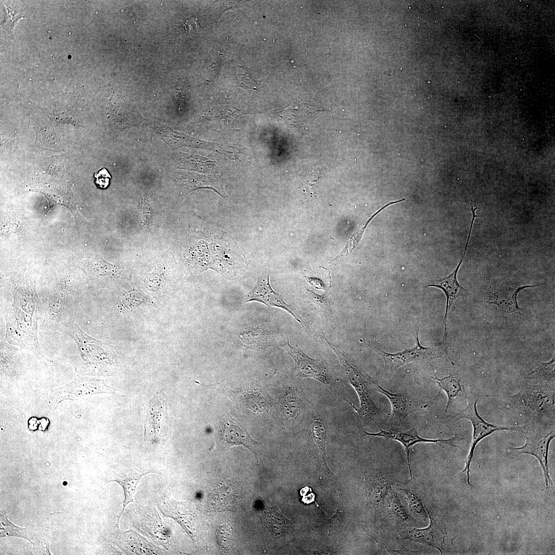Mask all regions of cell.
Returning a JSON list of instances; mask_svg holds the SVG:
<instances>
[{"label": "cell", "instance_id": "6da1fadb", "mask_svg": "<svg viewBox=\"0 0 555 555\" xmlns=\"http://www.w3.org/2000/svg\"><path fill=\"white\" fill-rule=\"evenodd\" d=\"M6 322L4 341L33 353L38 358L43 357L38 338L37 318L23 311L12 304L3 310Z\"/></svg>", "mask_w": 555, "mask_h": 555}, {"label": "cell", "instance_id": "7a4b0ae2", "mask_svg": "<svg viewBox=\"0 0 555 555\" xmlns=\"http://www.w3.org/2000/svg\"><path fill=\"white\" fill-rule=\"evenodd\" d=\"M506 400L536 421L542 422L548 418L554 420V390L552 386H525L517 393L506 396Z\"/></svg>", "mask_w": 555, "mask_h": 555}, {"label": "cell", "instance_id": "3957f363", "mask_svg": "<svg viewBox=\"0 0 555 555\" xmlns=\"http://www.w3.org/2000/svg\"><path fill=\"white\" fill-rule=\"evenodd\" d=\"M541 422L535 421L520 426L519 432L525 435V443L521 447L511 448L509 450L517 454L534 456L538 460L543 471L547 490L552 485L549 474L548 458L549 445L554 438L555 432L554 427H549Z\"/></svg>", "mask_w": 555, "mask_h": 555}, {"label": "cell", "instance_id": "277c9868", "mask_svg": "<svg viewBox=\"0 0 555 555\" xmlns=\"http://www.w3.org/2000/svg\"><path fill=\"white\" fill-rule=\"evenodd\" d=\"M61 329L74 341L83 361L88 365L101 366L113 362L114 355L106 341L90 337L71 318L61 322Z\"/></svg>", "mask_w": 555, "mask_h": 555}, {"label": "cell", "instance_id": "5b68a950", "mask_svg": "<svg viewBox=\"0 0 555 555\" xmlns=\"http://www.w3.org/2000/svg\"><path fill=\"white\" fill-rule=\"evenodd\" d=\"M479 396L474 393H469L467 395L468 405L460 410L458 413L453 416L455 420L461 419L469 420L472 423L473 427V434L472 441L468 455L467 457L465 466L460 474L465 473L467 474V482L468 484L473 486L470 482V465L473 457L474 450L477 443L484 438L493 433L494 432L499 431H519V427L501 426L495 425L486 421L478 414L477 410L476 404Z\"/></svg>", "mask_w": 555, "mask_h": 555}, {"label": "cell", "instance_id": "8992f818", "mask_svg": "<svg viewBox=\"0 0 555 555\" xmlns=\"http://www.w3.org/2000/svg\"><path fill=\"white\" fill-rule=\"evenodd\" d=\"M419 328L414 347L396 353H388L375 347V351L384 362V373L391 376L400 367L411 362H425L442 356L446 351L441 347H424L419 341Z\"/></svg>", "mask_w": 555, "mask_h": 555}, {"label": "cell", "instance_id": "52a82bcc", "mask_svg": "<svg viewBox=\"0 0 555 555\" xmlns=\"http://www.w3.org/2000/svg\"><path fill=\"white\" fill-rule=\"evenodd\" d=\"M337 355L344 371L347 381L356 392L360 400V406L357 408L347 399L346 401L359 415L374 419L379 414V410L374 402L366 384V376L363 375L353 365L338 348L330 344Z\"/></svg>", "mask_w": 555, "mask_h": 555}, {"label": "cell", "instance_id": "ba28073f", "mask_svg": "<svg viewBox=\"0 0 555 555\" xmlns=\"http://www.w3.org/2000/svg\"><path fill=\"white\" fill-rule=\"evenodd\" d=\"M281 349L286 351L293 358L294 369L299 381L305 378H313L325 385L335 393L340 394V392L336 383L321 362L308 356L298 346H291L287 338V342L281 345Z\"/></svg>", "mask_w": 555, "mask_h": 555}, {"label": "cell", "instance_id": "9c48e42d", "mask_svg": "<svg viewBox=\"0 0 555 555\" xmlns=\"http://www.w3.org/2000/svg\"><path fill=\"white\" fill-rule=\"evenodd\" d=\"M114 388L108 386L103 380L90 377H80L63 386L49 392L48 401L52 405L66 400H76L99 393H115Z\"/></svg>", "mask_w": 555, "mask_h": 555}, {"label": "cell", "instance_id": "30bf717a", "mask_svg": "<svg viewBox=\"0 0 555 555\" xmlns=\"http://www.w3.org/2000/svg\"><path fill=\"white\" fill-rule=\"evenodd\" d=\"M366 380L375 391L384 395L389 400L391 412L387 417L390 424L393 425H400L409 415L425 409L432 401H417L409 394L391 393L382 387L377 381L368 375L366 376Z\"/></svg>", "mask_w": 555, "mask_h": 555}, {"label": "cell", "instance_id": "8fae6325", "mask_svg": "<svg viewBox=\"0 0 555 555\" xmlns=\"http://www.w3.org/2000/svg\"><path fill=\"white\" fill-rule=\"evenodd\" d=\"M380 431L377 433H369L364 431V434L372 437H381L387 439L394 440L400 442L404 447L406 452V458L410 473V476L412 479V472L411 468L410 455L411 448L415 444L419 442H429L437 444L440 447L448 445L453 447L461 448L459 446L455 445L453 442L457 439L456 435L449 439H426L419 436L417 433V427L415 425L410 430L405 431H398L395 430H384L377 423Z\"/></svg>", "mask_w": 555, "mask_h": 555}, {"label": "cell", "instance_id": "7c38bea8", "mask_svg": "<svg viewBox=\"0 0 555 555\" xmlns=\"http://www.w3.org/2000/svg\"><path fill=\"white\" fill-rule=\"evenodd\" d=\"M473 226V223H471L464 252L456 268L453 270L452 273H451L448 276L432 281L429 283L428 285V286L429 287H434L441 289L443 290L446 297V308L443 320L445 326L444 341H446L447 339V322L448 314L454 301L459 297H465L469 293V291L467 289L464 288L458 283L457 276V273L463 262L464 256L467 250Z\"/></svg>", "mask_w": 555, "mask_h": 555}, {"label": "cell", "instance_id": "4fadbf2b", "mask_svg": "<svg viewBox=\"0 0 555 555\" xmlns=\"http://www.w3.org/2000/svg\"><path fill=\"white\" fill-rule=\"evenodd\" d=\"M311 403L301 384L289 386L282 395L281 407L284 417L292 424H300L308 414Z\"/></svg>", "mask_w": 555, "mask_h": 555}, {"label": "cell", "instance_id": "5bb4252c", "mask_svg": "<svg viewBox=\"0 0 555 555\" xmlns=\"http://www.w3.org/2000/svg\"><path fill=\"white\" fill-rule=\"evenodd\" d=\"M165 396L160 393L150 401L145 423L144 436L146 439L157 441L166 434L168 414Z\"/></svg>", "mask_w": 555, "mask_h": 555}, {"label": "cell", "instance_id": "9a60e30c", "mask_svg": "<svg viewBox=\"0 0 555 555\" xmlns=\"http://www.w3.org/2000/svg\"><path fill=\"white\" fill-rule=\"evenodd\" d=\"M13 303L25 312L39 317L41 312V301L38 296L35 281L23 276L13 285L11 289Z\"/></svg>", "mask_w": 555, "mask_h": 555}, {"label": "cell", "instance_id": "2e32d148", "mask_svg": "<svg viewBox=\"0 0 555 555\" xmlns=\"http://www.w3.org/2000/svg\"><path fill=\"white\" fill-rule=\"evenodd\" d=\"M243 300L245 302L255 301L270 306L283 308L290 313L300 322L298 317L290 309L289 306L271 288L269 282V272L265 270L258 277L256 284L253 289L246 294Z\"/></svg>", "mask_w": 555, "mask_h": 555}, {"label": "cell", "instance_id": "e0dca14e", "mask_svg": "<svg viewBox=\"0 0 555 555\" xmlns=\"http://www.w3.org/2000/svg\"><path fill=\"white\" fill-rule=\"evenodd\" d=\"M524 285L519 287L501 286L489 293L486 298V301L495 305L502 312L507 314H518L523 312L519 306L517 298L519 292L525 288H533L540 286Z\"/></svg>", "mask_w": 555, "mask_h": 555}, {"label": "cell", "instance_id": "ac0fdd59", "mask_svg": "<svg viewBox=\"0 0 555 555\" xmlns=\"http://www.w3.org/2000/svg\"><path fill=\"white\" fill-rule=\"evenodd\" d=\"M430 524L425 528H408L400 532L403 539H408L416 542L434 547L441 553L443 544L446 536L441 528L436 524L428 509Z\"/></svg>", "mask_w": 555, "mask_h": 555}, {"label": "cell", "instance_id": "d6986e66", "mask_svg": "<svg viewBox=\"0 0 555 555\" xmlns=\"http://www.w3.org/2000/svg\"><path fill=\"white\" fill-rule=\"evenodd\" d=\"M319 111L308 104L297 102L284 108L281 113L283 120L288 126L303 130L308 127Z\"/></svg>", "mask_w": 555, "mask_h": 555}, {"label": "cell", "instance_id": "ffe728a7", "mask_svg": "<svg viewBox=\"0 0 555 555\" xmlns=\"http://www.w3.org/2000/svg\"><path fill=\"white\" fill-rule=\"evenodd\" d=\"M221 438L229 447L233 446L242 445L255 452L256 445L258 444L253 440L248 433L239 427L234 421L226 419L221 421L219 424Z\"/></svg>", "mask_w": 555, "mask_h": 555}, {"label": "cell", "instance_id": "44dd1931", "mask_svg": "<svg viewBox=\"0 0 555 555\" xmlns=\"http://www.w3.org/2000/svg\"><path fill=\"white\" fill-rule=\"evenodd\" d=\"M158 505L165 516L175 519L192 537L190 513L185 503L177 502L168 497H161V499L158 501Z\"/></svg>", "mask_w": 555, "mask_h": 555}, {"label": "cell", "instance_id": "7402d4cb", "mask_svg": "<svg viewBox=\"0 0 555 555\" xmlns=\"http://www.w3.org/2000/svg\"><path fill=\"white\" fill-rule=\"evenodd\" d=\"M154 472L137 471H125L123 473L116 475L114 479L109 482H116L120 484L123 489L124 499L122 510L118 519L117 524H118L120 517L124 511L126 506L130 503H134V496L136 491L137 485L143 476Z\"/></svg>", "mask_w": 555, "mask_h": 555}, {"label": "cell", "instance_id": "603a6c76", "mask_svg": "<svg viewBox=\"0 0 555 555\" xmlns=\"http://www.w3.org/2000/svg\"><path fill=\"white\" fill-rule=\"evenodd\" d=\"M68 294L55 292L49 294L43 302H41V312H45L51 318L61 321L64 313L68 308L69 303Z\"/></svg>", "mask_w": 555, "mask_h": 555}, {"label": "cell", "instance_id": "cb8c5ba5", "mask_svg": "<svg viewBox=\"0 0 555 555\" xmlns=\"http://www.w3.org/2000/svg\"><path fill=\"white\" fill-rule=\"evenodd\" d=\"M80 267L89 279L94 281L108 279L114 271L113 266L102 258H95L91 260H82Z\"/></svg>", "mask_w": 555, "mask_h": 555}, {"label": "cell", "instance_id": "d4e9b609", "mask_svg": "<svg viewBox=\"0 0 555 555\" xmlns=\"http://www.w3.org/2000/svg\"><path fill=\"white\" fill-rule=\"evenodd\" d=\"M440 388V392L444 391L448 397V401L445 412L449 409L452 402L457 398L465 396L467 397L464 386L460 379L453 376H446L442 378L432 377ZM440 392L438 394H439Z\"/></svg>", "mask_w": 555, "mask_h": 555}, {"label": "cell", "instance_id": "484cf974", "mask_svg": "<svg viewBox=\"0 0 555 555\" xmlns=\"http://www.w3.org/2000/svg\"><path fill=\"white\" fill-rule=\"evenodd\" d=\"M310 430L317 451L323 464L327 467L325 449L327 429L324 421L318 415L312 418Z\"/></svg>", "mask_w": 555, "mask_h": 555}, {"label": "cell", "instance_id": "4316f807", "mask_svg": "<svg viewBox=\"0 0 555 555\" xmlns=\"http://www.w3.org/2000/svg\"><path fill=\"white\" fill-rule=\"evenodd\" d=\"M369 494L373 502L376 504L382 502L391 490V483L387 478L382 476L374 477L369 485Z\"/></svg>", "mask_w": 555, "mask_h": 555}, {"label": "cell", "instance_id": "83f0119b", "mask_svg": "<svg viewBox=\"0 0 555 555\" xmlns=\"http://www.w3.org/2000/svg\"><path fill=\"white\" fill-rule=\"evenodd\" d=\"M391 491L387 500V506L391 517L398 523L409 524L411 521L410 516L401 504L397 494L392 493Z\"/></svg>", "mask_w": 555, "mask_h": 555}, {"label": "cell", "instance_id": "f1b7e54d", "mask_svg": "<svg viewBox=\"0 0 555 555\" xmlns=\"http://www.w3.org/2000/svg\"><path fill=\"white\" fill-rule=\"evenodd\" d=\"M398 488L408 501L410 509L414 514L425 518L428 517V508L419 495L407 488Z\"/></svg>", "mask_w": 555, "mask_h": 555}, {"label": "cell", "instance_id": "f546056e", "mask_svg": "<svg viewBox=\"0 0 555 555\" xmlns=\"http://www.w3.org/2000/svg\"><path fill=\"white\" fill-rule=\"evenodd\" d=\"M527 378L543 380L548 382L554 379V357L548 362L541 363L540 365L527 375Z\"/></svg>", "mask_w": 555, "mask_h": 555}, {"label": "cell", "instance_id": "4dcf8cb0", "mask_svg": "<svg viewBox=\"0 0 555 555\" xmlns=\"http://www.w3.org/2000/svg\"><path fill=\"white\" fill-rule=\"evenodd\" d=\"M1 537L4 536H16L27 540L31 542L30 540L23 532L25 528H20L11 522L8 519L1 514Z\"/></svg>", "mask_w": 555, "mask_h": 555}, {"label": "cell", "instance_id": "1f68e13d", "mask_svg": "<svg viewBox=\"0 0 555 555\" xmlns=\"http://www.w3.org/2000/svg\"><path fill=\"white\" fill-rule=\"evenodd\" d=\"M307 292L310 301L314 305L318 311L322 313H332L330 301L326 293L319 295L310 290H307Z\"/></svg>", "mask_w": 555, "mask_h": 555}, {"label": "cell", "instance_id": "d6a6232c", "mask_svg": "<svg viewBox=\"0 0 555 555\" xmlns=\"http://www.w3.org/2000/svg\"><path fill=\"white\" fill-rule=\"evenodd\" d=\"M216 534L218 545L226 548L229 544L232 536L231 529L227 525H221L217 530Z\"/></svg>", "mask_w": 555, "mask_h": 555}, {"label": "cell", "instance_id": "836d02e7", "mask_svg": "<svg viewBox=\"0 0 555 555\" xmlns=\"http://www.w3.org/2000/svg\"><path fill=\"white\" fill-rule=\"evenodd\" d=\"M94 177L96 178L95 183L97 187L101 189H105L109 184L111 176L106 169L102 168L95 173Z\"/></svg>", "mask_w": 555, "mask_h": 555}, {"label": "cell", "instance_id": "e575fe53", "mask_svg": "<svg viewBox=\"0 0 555 555\" xmlns=\"http://www.w3.org/2000/svg\"><path fill=\"white\" fill-rule=\"evenodd\" d=\"M142 225L144 229H147L151 225L153 211L151 206L145 201L142 205Z\"/></svg>", "mask_w": 555, "mask_h": 555}, {"label": "cell", "instance_id": "d590c367", "mask_svg": "<svg viewBox=\"0 0 555 555\" xmlns=\"http://www.w3.org/2000/svg\"><path fill=\"white\" fill-rule=\"evenodd\" d=\"M238 80L240 83L242 84V86L243 87H244V85H245L246 87L247 88H254L255 83L251 79V77L250 76L247 75V73L246 75V73H241L240 75H239Z\"/></svg>", "mask_w": 555, "mask_h": 555}]
</instances>
